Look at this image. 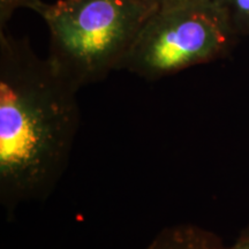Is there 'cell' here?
I'll list each match as a JSON object with an SVG mask.
<instances>
[{
    "label": "cell",
    "instance_id": "cell-1",
    "mask_svg": "<svg viewBox=\"0 0 249 249\" xmlns=\"http://www.w3.org/2000/svg\"><path fill=\"white\" fill-rule=\"evenodd\" d=\"M79 90L27 38L0 29V203L7 216L48 198L60 181L80 126Z\"/></svg>",
    "mask_w": 249,
    "mask_h": 249
},
{
    "label": "cell",
    "instance_id": "cell-2",
    "mask_svg": "<svg viewBox=\"0 0 249 249\" xmlns=\"http://www.w3.org/2000/svg\"><path fill=\"white\" fill-rule=\"evenodd\" d=\"M156 6L147 0H40L33 11L48 26L49 60L81 89L120 70Z\"/></svg>",
    "mask_w": 249,
    "mask_h": 249
},
{
    "label": "cell",
    "instance_id": "cell-3",
    "mask_svg": "<svg viewBox=\"0 0 249 249\" xmlns=\"http://www.w3.org/2000/svg\"><path fill=\"white\" fill-rule=\"evenodd\" d=\"M239 38L213 0H165L143 23L120 70L157 81L226 58Z\"/></svg>",
    "mask_w": 249,
    "mask_h": 249
},
{
    "label": "cell",
    "instance_id": "cell-4",
    "mask_svg": "<svg viewBox=\"0 0 249 249\" xmlns=\"http://www.w3.org/2000/svg\"><path fill=\"white\" fill-rule=\"evenodd\" d=\"M145 249H229L216 233L193 224L165 227Z\"/></svg>",
    "mask_w": 249,
    "mask_h": 249
},
{
    "label": "cell",
    "instance_id": "cell-5",
    "mask_svg": "<svg viewBox=\"0 0 249 249\" xmlns=\"http://www.w3.org/2000/svg\"><path fill=\"white\" fill-rule=\"evenodd\" d=\"M239 37H249V0H213Z\"/></svg>",
    "mask_w": 249,
    "mask_h": 249
},
{
    "label": "cell",
    "instance_id": "cell-6",
    "mask_svg": "<svg viewBox=\"0 0 249 249\" xmlns=\"http://www.w3.org/2000/svg\"><path fill=\"white\" fill-rule=\"evenodd\" d=\"M40 0H0V29L7 27L8 21L18 8L26 7L33 11Z\"/></svg>",
    "mask_w": 249,
    "mask_h": 249
},
{
    "label": "cell",
    "instance_id": "cell-7",
    "mask_svg": "<svg viewBox=\"0 0 249 249\" xmlns=\"http://www.w3.org/2000/svg\"><path fill=\"white\" fill-rule=\"evenodd\" d=\"M229 249H249V225L239 234L234 244L230 246Z\"/></svg>",
    "mask_w": 249,
    "mask_h": 249
},
{
    "label": "cell",
    "instance_id": "cell-8",
    "mask_svg": "<svg viewBox=\"0 0 249 249\" xmlns=\"http://www.w3.org/2000/svg\"><path fill=\"white\" fill-rule=\"evenodd\" d=\"M147 1L151 2V4H154V5H158V4H160V2L165 1V0H147Z\"/></svg>",
    "mask_w": 249,
    "mask_h": 249
}]
</instances>
